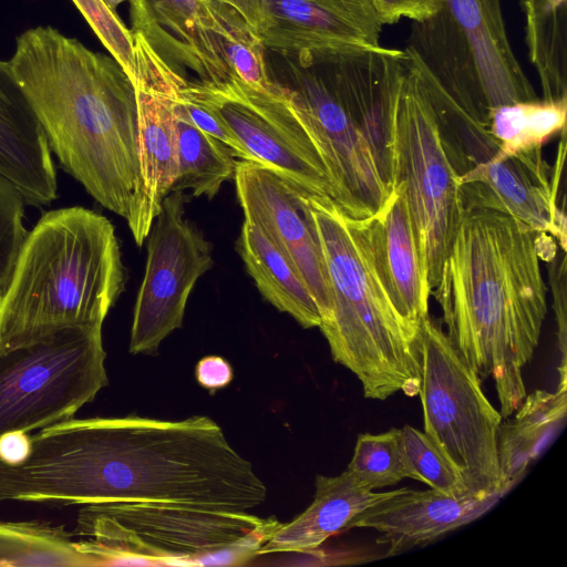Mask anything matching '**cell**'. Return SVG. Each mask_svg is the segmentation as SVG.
Wrapping results in <instances>:
<instances>
[{
	"label": "cell",
	"mask_w": 567,
	"mask_h": 567,
	"mask_svg": "<svg viewBox=\"0 0 567 567\" xmlns=\"http://www.w3.org/2000/svg\"><path fill=\"white\" fill-rule=\"evenodd\" d=\"M31 443L22 464L0 463V499L247 512L267 497L252 464L207 416L71 417L38 430Z\"/></svg>",
	"instance_id": "1"
},
{
	"label": "cell",
	"mask_w": 567,
	"mask_h": 567,
	"mask_svg": "<svg viewBox=\"0 0 567 567\" xmlns=\"http://www.w3.org/2000/svg\"><path fill=\"white\" fill-rule=\"evenodd\" d=\"M536 234L503 213L465 210L431 291L460 357L481 380L492 378L503 419L526 396L523 369L547 312Z\"/></svg>",
	"instance_id": "2"
},
{
	"label": "cell",
	"mask_w": 567,
	"mask_h": 567,
	"mask_svg": "<svg viewBox=\"0 0 567 567\" xmlns=\"http://www.w3.org/2000/svg\"><path fill=\"white\" fill-rule=\"evenodd\" d=\"M9 62L61 167L126 219L141 183L131 79L112 56L52 27L21 33Z\"/></svg>",
	"instance_id": "3"
},
{
	"label": "cell",
	"mask_w": 567,
	"mask_h": 567,
	"mask_svg": "<svg viewBox=\"0 0 567 567\" xmlns=\"http://www.w3.org/2000/svg\"><path fill=\"white\" fill-rule=\"evenodd\" d=\"M124 286L106 217L80 206L44 213L0 288V353L68 328L102 326Z\"/></svg>",
	"instance_id": "4"
},
{
	"label": "cell",
	"mask_w": 567,
	"mask_h": 567,
	"mask_svg": "<svg viewBox=\"0 0 567 567\" xmlns=\"http://www.w3.org/2000/svg\"><path fill=\"white\" fill-rule=\"evenodd\" d=\"M403 50L347 45L309 68L289 62L292 102L315 141L334 190L350 216H374L390 188L370 145L390 136L403 71Z\"/></svg>",
	"instance_id": "5"
},
{
	"label": "cell",
	"mask_w": 567,
	"mask_h": 567,
	"mask_svg": "<svg viewBox=\"0 0 567 567\" xmlns=\"http://www.w3.org/2000/svg\"><path fill=\"white\" fill-rule=\"evenodd\" d=\"M330 291L320 322L332 359L360 381L367 399L396 392L415 396L421 385L420 330L396 311L377 272L369 218H354L328 195L308 194Z\"/></svg>",
	"instance_id": "6"
},
{
	"label": "cell",
	"mask_w": 567,
	"mask_h": 567,
	"mask_svg": "<svg viewBox=\"0 0 567 567\" xmlns=\"http://www.w3.org/2000/svg\"><path fill=\"white\" fill-rule=\"evenodd\" d=\"M280 522L247 512L151 502L82 505L75 547L93 566H243Z\"/></svg>",
	"instance_id": "7"
},
{
	"label": "cell",
	"mask_w": 567,
	"mask_h": 567,
	"mask_svg": "<svg viewBox=\"0 0 567 567\" xmlns=\"http://www.w3.org/2000/svg\"><path fill=\"white\" fill-rule=\"evenodd\" d=\"M405 49L485 125L494 107L537 99L508 41L501 0H441L434 16L412 23Z\"/></svg>",
	"instance_id": "8"
},
{
	"label": "cell",
	"mask_w": 567,
	"mask_h": 567,
	"mask_svg": "<svg viewBox=\"0 0 567 567\" xmlns=\"http://www.w3.org/2000/svg\"><path fill=\"white\" fill-rule=\"evenodd\" d=\"M420 398L424 433L478 497L504 496L497 434L502 415L485 395L482 380L430 317L420 326Z\"/></svg>",
	"instance_id": "9"
},
{
	"label": "cell",
	"mask_w": 567,
	"mask_h": 567,
	"mask_svg": "<svg viewBox=\"0 0 567 567\" xmlns=\"http://www.w3.org/2000/svg\"><path fill=\"white\" fill-rule=\"evenodd\" d=\"M393 185L403 188L432 291L462 223L460 175L442 141L431 106L405 58L392 128Z\"/></svg>",
	"instance_id": "10"
},
{
	"label": "cell",
	"mask_w": 567,
	"mask_h": 567,
	"mask_svg": "<svg viewBox=\"0 0 567 567\" xmlns=\"http://www.w3.org/2000/svg\"><path fill=\"white\" fill-rule=\"evenodd\" d=\"M102 326L61 330L0 353V436L74 417L107 385Z\"/></svg>",
	"instance_id": "11"
},
{
	"label": "cell",
	"mask_w": 567,
	"mask_h": 567,
	"mask_svg": "<svg viewBox=\"0 0 567 567\" xmlns=\"http://www.w3.org/2000/svg\"><path fill=\"white\" fill-rule=\"evenodd\" d=\"M181 93L216 113L256 162L334 199L324 164L287 85L277 83L265 91L233 74L218 82L184 80Z\"/></svg>",
	"instance_id": "12"
},
{
	"label": "cell",
	"mask_w": 567,
	"mask_h": 567,
	"mask_svg": "<svg viewBox=\"0 0 567 567\" xmlns=\"http://www.w3.org/2000/svg\"><path fill=\"white\" fill-rule=\"evenodd\" d=\"M184 192L163 200L147 239V258L133 311L132 354L155 353L183 324L196 281L213 266L212 246L185 218Z\"/></svg>",
	"instance_id": "13"
},
{
	"label": "cell",
	"mask_w": 567,
	"mask_h": 567,
	"mask_svg": "<svg viewBox=\"0 0 567 567\" xmlns=\"http://www.w3.org/2000/svg\"><path fill=\"white\" fill-rule=\"evenodd\" d=\"M269 49L309 68L333 49L380 45L382 24L369 0H216Z\"/></svg>",
	"instance_id": "14"
},
{
	"label": "cell",
	"mask_w": 567,
	"mask_h": 567,
	"mask_svg": "<svg viewBox=\"0 0 567 567\" xmlns=\"http://www.w3.org/2000/svg\"><path fill=\"white\" fill-rule=\"evenodd\" d=\"M135 93L138 113L141 183L126 221L137 246L148 237L178 173L174 103L184 78L136 31Z\"/></svg>",
	"instance_id": "15"
},
{
	"label": "cell",
	"mask_w": 567,
	"mask_h": 567,
	"mask_svg": "<svg viewBox=\"0 0 567 567\" xmlns=\"http://www.w3.org/2000/svg\"><path fill=\"white\" fill-rule=\"evenodd\" d=\"M234 179L245 220L256 225L293 267L322 321L330 311L331 291L308 203V194L312 192L254 161H237Z\"/></svg>",
	"instance_id": "16"
},
{
	"label": "cell",
	"mask_w": 567,
	"mask_h": 567,
	"mask_svg": "<svg viewBox=\"0 0 567 567\" xmlns=\"http://www.w3.org/2000/svg\"><path fill=\"white\" fill-rule=\"evenodd\" d=\"M550 167L542 150L477 164L460 176L465 210L489 209L509 215L536 233L554 237L566 252V216L558 205L565 161V133Z\"/></svg>",
	"instance_id": "17"
},
{
	"label": "cell",
	"mask_w": 567,
	"mask_h": 567,
	"mask_svg": "<svg viewBox=\"0 0 567 567\" xmlns=\"http://www.w3.org/2000/svg\"><path fill=\"white\" fill-rule=\"evenodd\" d=\"M132 30L173 65L190 69L199 81L218 82L234 73L223 39L235 14L216 0H130Z\"/></svg>",
	"instance_id": "18"
},
{
	"label": "cell",
	"mask_w": 567,
	"mask_h": 567,
	"mask_svg": "<svg viewBox=\"0 0 567 567\" xmlns=\"http://www.w3.org/2000/svg\"><path fill=\"white\" fill-rule=\"evenodd\" d=\"M502 495L454 497L435 491L399 488L393 496L369 507L349 525V529L372 528L386 545L385 556H394L424 546L483 516Z\"/></svg>",
	"instance_id": "19"
},
{
	"label": "cell",
	"mask_w": 567,
	"mask_h": 567,
	"mask_svg": "<svg viewBox=\"0 0 567 567\" xmlns=\"http://www.w3.org/2000/svg\"><path fill=\"white\" fill-rule=\"evenodd\" d=\"M373 262L394 308L414 329L429 317L427 277L403 188L394 184L385 205L369 218Z\"/></svg>",
	"instance_id": "20"
},
{
	"label": "cell",
	"mask_w": 567,
	"mask_h": 567,
	"mask_svg": "<svg viewBox=\"0 0 567 567\" xmlns=\"http://www.w3.org/2000/svg\"><path fill=\"white\" fill-rule=\"evenodd\" d=\"M0 173L19 187L29 205H49L58 196L48 140L10 62L3 60H0Z\"/></svg>",
	"instance_id": "21"
},
{
	"label": "cell",
	"mask_w": 567,
	"mask_h": 567,
	"mask_svg": "<svg viewBox=\"0 0 567 567\" xmlns=\"http://www.w3.org/2000/svg\"><path fill=\"white\" fill-rule=\"evenodd\" d=\"M315 485L312 503L291 522L280 523L258 556L316 549L331 536L349 530L359 514L399 492L372 491L347 470L337 476L317 475Z\"/></svg>",
	"instance_id": "22"
},
{
	"label": "cell",
	"mask_w": 567,
	"mask_h": 567,
	"mask_svg": "<svg viewBox=\"0 0 567 567\" xmlns=\"http://www.w3.org/2000/svg\"><path fill=\"white\" fill-rule=\"evenodd\" d=\"M566 411L567 383H559L555 392L536 390L526 394L514 416L501 423L498 462L503 481L509 489L558 434Z\"/></svg>",
	"instance_id": "23"
},
{
	"label": "cell",
	"mask_w": 567,
	"mask_h": 567,
	"mask_svg": "<svg viewBox=\"0 0 567 567\" xmlns=\"http://www.w3.org/2000/svg\"><path fill=\"white\" fill-rule=\"evenodd\" d=\"M237 250L264 298L306 328L320 326L317 305L300 276L252 223L244 220Z\"/></svg>",
	"instance_id": "24"
},
{
	"label": "cell",
	"mask_w": 567,
	"mask_h": 567,
	"mask_svg": "<svg viewBox=\"0 0 567 567\" xmlns=\"http://www.w3.org/2000/svg\"><path fill=\"white\" fill-rule=\"evenodd\" d=\"M435 117L445 151L461 176L477 164L492 159L499 144L488 127L467 113L436 81L410 50L404 49Z\"/></svg>",
	"instance_id": "25"
},
{
	"label": "cell",
	"mask_w": 567,
	"mask_h": 567,
	"mask_svg": "<svg viewBox=\"0 0 567 567\" xmlns=\"http://www.w3.org/2000/svg\"><path fill=\"white\" fill-rule=\"evenodd\" d=\"M528 58L543 99H567V0H522Z\"/></svg>",
	"instance_id": "26"
},
{
	"label": "cell",
	"mask_w": 567,
	"mask_h": 567,
	"mask_svg": "<svg viewBox=\"0 0 567 567\" xmlns=\"http://www.w3.org/2000/svg\"><path fill=\"white\" fill-rule=\"evenodd\" d=\"M176 100L174 114L178 173L172 192L190 189L194 197L206 196L212 199L224 182L234 178L237 164L235 154L225 144L196 127L178 109Z\"/></svg>",
	"instance_id": "27"
},
{
	"label": "cell",
	"mask_w": 567,
	"mask_h": 567,
	"mask_svg": "<svg viewBox=\"0 0 567 567\" xmlns=\"http://www.w3.org/2000/svg\"><path fill=\"white\" fill-rule=\"evenodd\" d=\"M566 100L535 99L499 105L491 110L488 130L499 144L494 156L542 150L553 137L565 132Z\"/></svg>",
	"instance_id": "28"
},
{
	"label": "cell",
	"mask_w": 567,
	"mask_h": 567,
	"mask_svg": "<svg viewBox=\"0 0 567 567\" xmlns=\"http://www.w3.org/2000/svg\"><path fill=\"white\" fill-rule=\"evenodd\" d=\"M73 533L44 520H0V566L87 567Z\"/></svg>",
	"instance_id": "29"
},
{
	"label": "cell",
	"mask_w": 567,
	"mask_h": 567,
	"mask_svg": "<svg viewBox=\"0 0 567 567\" xmlns=\"http://www.w3.org/2000/svg\"><path fill=\"white\" fill-rule=\"evenodd\" d=\"M346 470L372 491L411 478L402 447L401 429L393 427L379 434H359Z\"/></svg>",
	"instance_id": "30"
},
{
	"label": "cell",
	"mask_w": 567,
	"mask_h": 567,
	"mask_svg": "<svg viewBox=\"0 0 567 567\" xmlns=\"http://www.w3.org/2000/svg\"><path fill=\"white\" fill-rule=\"evenodd\" d=\"M401 441L412 480L450 496L472 495L458 471L424 432L404 425Z\"/></svg>",
	"instance_id": "31"
},
{
	"label": "cell",
	"mask_w": 567,
	"mask_h": 567,
	"mask_svg": "<svg viewBox=\"0 0 567 567\" xmlns=\"http://www.w3.org/2000/svg\"><path fill=\"white\" fill-rule=\"evenodd\" d=\"M226 61L233 73L247 84L270 91L276 87L266 66L265 47L252 29L240 18H234L229 33L223 39Z\"/></svg>",
	"instance_id": "32"
},
{
	"label": "cell",
	"mask_w": 567,
	"mask_h": 567,
	"mask_svg": "<svg viewBox=\"0 0 567 567\" xmlns=\"http://www.w3.org/2000/svg\"><path fill=\"white\" fill-rule=\"evenodd\" d=\"M73 2L112 58L135 84L136 61L132 31L103 0H73Z\"/></svg>",
	"instance_id": "33"
},
{
	"label": "cell",
	"mask_w": 567,
	"mask_h": 567,
	"mask_svg": "<svg viewBox=\"0 0 567 567\" xmlns=\"http://www.w3.org/2000/svg\"><path fill=\"white\" fill-rule=\"evenodd\" d=\"M25 204L19 187L0 173V288L9 279L29 233L22 223Z\"/></svg>",
	"instance_id": "34"
},
{
	"label": "cell",
	"mask_w": 567,
	"mask_h": 567,
	"mask_svg": "<svg viewBox=\"0 0 567 567\" xmlns=\"http://www.w3.org/2000/svg\"><path fill=\"white\" fill-rule=\"evenodd\" d=\"M185 80V79H184ZM184 82V81H183ZM182 86V85H181ZM176 104L182 113L200 131L218 140L229 147L236 157L244 161H255L247 150L239 142L229 126L208 107L186 97L181 93V87Z\"/></svg>",
	"instance_id": "35"
},
{
	"label": "cell",
	"mask_w": 567,
	"mask_h": 567,
	"mask_svg": "<svg viewBox=\"0 0 567 567\" xmlns=\"http://www.w3.org/2000/svg\"><path fill=\"white\" fill-rule=\"evenodd\" d=\"M369 3L382 25L396 23L403 18L420 22L441 8V0H369Z\"/></svg>",
	"instance_id": "36"
},
{
	"label": "cell",
	"mask_w": 567,
	"mask_h": 567,
	"mask_svg": "<svg viewBox=\"0 0 567 567\" xmlns=\"http://www.w3.org/2000/svg\"><path fill=\"white\" fill-rule=\"evenodd\" d=\"M549 278L553 292V307L557 321L558 350L561 355L559 371V382H567L566 367V257L563 255L560 262L557 261V255L550 261Z\"/></svg>",
	"instance_id": "37"
},
{
	"label": "cell",
	"mask_w": 567,
	"mask_h": 567,
	"mask_svg": "<svg viewBox=\"0 0 567 567\" xmlns=\"http://www.w3.org/2000/svg\"><path fill=\"white\" fill-rule=\"evenodd\" d=\"M197 382L212 393L225 388L233 380L230 364L218 355H208L198 361L195 368Z\"/></svg>",
	"instance_id": "38"
},
{
	"label": "cell",
	"mask_w": 567,
	"mask_h": 567,
	"mask_svg": "<svg viewBox=\"0 0 567 567\" xmlns=\"http://www.w3.org/2000/svg\"><path fill=\"white\" fill-rule=\"evenodd\" d=\"M31 434L12 431L0 436V461L8 465L22 464L31 453Z\"/></svg>",
	"instance_id": "39"
},
{
	"label": "cell",
	"mask_w": 567,
	"mask_h": 567,
	"mask_svg": "<svg viewBox=\"0 0 567 567\" xmlns=\"http://www.w3.org/2000/svg\"><path fill=\"white\" fill-rule=\"evenodd\" d=\"M105 2V4L113 11H115V9L117 8L118 4H121L122 2L124 1H128V0H103Z\"/></svg>",
	"instance_id": "40"
}]
</instances>
